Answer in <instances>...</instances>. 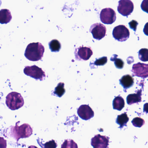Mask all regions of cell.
<instances>
[{
	"label": "cell",
	"instance_id": "1",
	"mask_svg": "<svg viewBox=\"0 0 148 148\" xmlns=\"http://www.w3.org/2000/svg\"><path fill=\"white\" fill-rule=\"evenodd\" d=\"M45 51V47L40 43H31L26 49L25 57L30 61H39L43 58Z\"/></svg>",
	"mask_w": 148,
	"mask_h": 148
},
{
	"label": "cell",
	"instance_id": "2",
	"mask_svg": "<svg viewBox=\"0 0 148 148\" xmlns=\"http://www.w3.org/2000/svg\"><path fill=\"white\" fill-rule=\"evenodd\" d=\"M32 133V129L28 124L25 123L18 126L17 123L16 126H12L11 129V135L17 141L21 138L29 137Z\"/></svg>",
	"mask_w": 148,
	"mask_h": 148
},
{
	"label": "cell",
	"instance_id": "3",
	"mask_svg": "<svg viewBox=\"0 0 148 148\" xmlns=\"http://www.w3.org/2000/svg\"><path fill=\"white\" fill-rule=\"evenodd\" d=\"M24 99L20 93L16 92H10L6 99V104L8 107L12 110H18L24 106Z\"/></svg>",
	"mask_w": 148,
	"mask_h": 148
},
{
	"label": "cell",
	"instance_id": "4",
	"mask_svg": "<svg viewBox=\"0 0 148 148\" xmlns=\"http://www.w3.org/2000/svg\"><path fill=\"white\" fill-rule=\"evenodd\" d=\"M112 36L115 40L119 42H124L129 39L130 32L129 29L124 25H119L114 27Z\"/></svg>",
	"mask_w": 148,
	"mask_h": 148
},
{
	"label": "cell",
	"instance_id": "5",
	"mask_svg": "<svg viewBox=\"0 0 148 148\" xmlns=\"http://www.w3.org/2000/svg\"><path fill=\"white\" fill-rule=\"evenodd\" d=\"M24 72L27 76L36 79H39L40 81H42L46 77L45 72L41 68L36 65L26 66L24 69Z\"/></svg>",
	"mask_w": 148,
	"mask_h": 148
},
{
	"label": "cell",
	"instance_id": "6",
	"mask_svg": "<svg viewBox=\"0 0 148 148\" xmlns=\"http://www.w3.org/2000/svg\"><path fill=\"white\" fill-rule=\"evenodd\" d=\"M134 10V5L131 0H120L117 7L118 12L124 16L130 15Z\"/></svg>",
	"mask_w": 148,
	"mask_h": 148
},
{
	"label": "cell",
	"instance_id": "7",
	"mask_svg": "<svg viewBox=\"0 0 148 148\" xmlns=\"http://www.w3.org/2000/svg\"><path fill=\"white\" fill-rule=\"evenodd\" d=\"M100 19L104 24L111 25L116 21V12L112 8H104L100 12Z\"/></svg>",
	"mask_w": 148,
	"mask_h": 148
},
{
	"label": "cell",
	"instance_id": "8",
	"mask_svg": "<svg viewBox=\"0 0 148 148\" xmlns=\"http://www.w3.org/2000/svg\"><path fill=\"white\" fill-rule=\"evenodd\" d=\"M90 32L91 33L94 39L100 40L106 35V28L101 23H96L91 26Z\"/></svg>",
	"mask_w": 148,
	"mask_h": 148
},
{
	"label": "cell",
	"instance_id": "9",
	"mask_svg": "<svg viewBox=\"0 0 148 148\" xmlns=\"http://www.w3.org/2000/svg\"><path fill=\"white\" fill-rule=\"evenodd\" d=\"M132 72L134 76L146 78L148 77V65L138 63L133 65Z\"/></svg>",
	"mask_w": 148,
	"mask_h": 148
},
{
	"label": "cell",
	"instance_id": "10",
	"mask_svg": "<svg viewBox=\"0 0 148 148\" xmlns=\"http://www.w3.org/2000/svg\"><path fill=\"white\" fill-rule=\"evenodd\" d=\"M109 142L107 137L98 134L92 138L91 144L94 148H106L108 147Z\"/></svg>",
	"mask_w": 148,
	"mask_h": 148
},
{
	"label": "cell",
	"instance_id": "11",
	"mask_svg": "<svg viewBox=\"0 0 148 148\" xmlns=\"http://www.w3.org/2000/svg\"><path fill=\"white\" fill-rule=\"evenodd\" d=\"M92 54L93 52L90 47H80L77 48L75 51V57L78 60H88Z\"/></svg>",
	"mask_w": 148,
	"mask_h": 148
},
{
	"label": "cell",
	"instance_id": "12",
	"mask_svg": "<svg viewBox=\"0 0 148 148\" xmlns=\"http://www.w3.org/2000/svg\"><path fill=\"white\" fill-rule=\"evenodd\" d=\"M77 113L79 117L85 120H88L94 116V112L88 105L80 106L78 109Z\"/></svg>",
	"mask_w": 148,
	"mask_h": 148
},
{
	"label": "cell",
	"instance_id": "13",
	"mask_svg": "<svg viewBox=\"0 0 148 148\" xmlns=\"http://www.w3.org/2000/svg\"><path fill=\"white\" fill-rule=\"evenodd\" d=\"M142 90L138 91L136 93L129 94L126 98V101L128 105L133 104L142 101Z\"/></svg>",
	"mask_w": 148,
	"mask_h": 148
},
{
	"label": "cell",
	"instance_id": "14",
	"mask_svg": "<svg viewBox=\"0 0 148 148\" xmlns=\"http://www.w3.org/2000/svg\"><path fill=\"white\" fill-rule=\"evenodd\" d=\"M119 82L124 89H127L132 87L134 84V79L131 75L127 74L123 76L121 79H119Z\"/></svg>",
	"mask_w": 148,
	"mask_h": 148
},
{
	"label": "cell",
	"instance_id": "15",
	"mask_svg": "<svg viewBox=\"0 0 148 148\" xmlns=\"http://www.w3.org/2000/svg\"><path fill=\"white\" fill-rule=\"evenodd\" d=\"M12 19L11 12L6 9L0 10V23L1 24H7L9 23Z\"/></svg>",
	"mask_w": 148,
	"mask_h": 148
},
{
	"label": "cell",
	"instance_id": "16",
	"mask_svg": "<svg viewBox=\"0 0 148 148\" xmlns=\"http://www.w3.org/2000/svg\"><path fill=\"white\" fill-rule=\"evenodd\" d=\"M125 105L124 100L120 96L116 97L112 102L113 109L119 111L122 110V109L124 107Z\"/></svg>",
	"mask_w": 148,
	"mask_h": 148
},
{
	"label": "cell",
	"instance_id": "17",
	"mask_svg": "<svg viewBox=\"0 0 148 148\" xmlns=\"http://www.w3.org/2000/svg\"><path fill=\"white\" fill-rule=\"evenodd\" d=\"M129 120V118L128 117L127 114L125 112L117 116L116 123L119 125V128H123L124 126H126V124Z\"/></svg>",
	"mask_w": 148,
	"mask_h": 148
},
{
	"label": "cell",
	"instance_id": "18",
	"mask_svg": "<svg viewBox=\"0 0 148 148\" xmlns=\"http://www.w3.org/2000/svg\"><path fill=\"white\" fill-rule=\"evenodd\" d=\"M49 48L52 52H57L61 49V45L60 42L57 40H53L49 43Z\"/></svg>",
	"mask_w": 148,
	"mask_h": 148
},
{
	"label": "cell",
	"instance_id": "19",
	"mask_svg": "<svg viewBox=\"0 0 148 148\" xmlns=\"http://www.w3.org/2000/svg\"><path fill=\"white\" fill-rule=\"evenodd\" d=\"M65 92V89H64V84L63 83H60L55 88V90L53 93L59 97H61Z\"/></svg>",
	"mask_w": 148,
	"mask_h": 148
},
{
	"label": "cell",
	"instance_id": "20",
	"mask_svg": "<svg viewBox=\"0 0 148 148\" xmlns=\"http://www.w3.org/2000/svg\"><path fill=\"white\" fill-rule=\"evenodd\" d=\"M138 58L141 61L147 62L148 61V50L146 48H143L138 51Z\"/></svg>",
	"mask_w": 148,
	"mask_h": 148
},
{
	"label": "cell",
	"instance_id": "21",
	"mask_svg": "<svg viewBox=\"0 0 148 148\" xmlns=\"http://www.w3.org/2000/svg\"><path fill=\"white\" fill-rule=\"evenodd\" d=\"M132 123L135 127L140 128L144 125L145 122V120L141 118L136 117L132 119Z\"/></svg>",
	"mask_w": 148,
	"mask_h": 148
},
{
	"label": "cell",
	"instance_id": "22",
	"mask_svg": "<svg viewBox=\"0 0 148 148\" xmlns=\"http://www.w3.org/2000/svg\"><path fill=\"white\" fill-rule=\"evenodd\" d=\"M112 58H113V59L111 58V60L114 61V64H115V66H116L117 68L119 69L123 68L124 65V63L122 59L115 58L114 55L112 56Z\"/></svg>",
	"mask_w": 148,
	"mask_h": 148
},
{
	"label": "cell",
	"instance_id": "23",
	"mask_svg": "<svg viewBox=\"0 0 148 148\" xmlns=\"http://www.w3.org/2000/svg\"><path fill=\"white\" fill-rule=\"evenodd\" d=\"M107 58L106 57L97 59L94 62V64L97 66H103L107 63Z\"/></svg>",
	"mask_w": 148,
	"mask_h": 148
},
{
	"label": "cell",
	"instance_id": "24",
	"mask_svg": "<svg viewBox=\"0 0 148 148\" xmlns=\"http://www.w3.org/2000/svg\"><path fill=\"white\" fill-rule=\"evenodd\" d=\"M130 27L131 29H132L134 32H136L137 29V26L138 25V23L136 21L132 20L129 23Z\"/></svg>",
	"mask_w": 148,
	"mask_h": 148
},
{
	"label": "cell",
	"instance_id": "25",
	"mask_svg": "<svg viewBox=\"0 0 148 148\" xmlns=\"http://www.w3.org/2000/svg\"><path fill=\"white\" fill-rule=\"evenodd\" d=\"M46 148H56L57 147V144L54 140H52L45 144Z\"/></svg>",
	"mask_w": 148,
	"mask_h": 148
},
{
	"label": "cell",
	"instance_id": "26",
	"mask_svg": "<svg viewBox=\"0 0 148 148\" xmlns=\"http://www.w3.org/2000/svg\"><path fill=\"white\" fill-rule=\"evenodd\" d=\"M7 141L3 138L0 137V148H6Z\"/></svg>",
	"mask_w": 148,
	"mask_h": 148
},
{
	"label": "cell",
	"instance_id": "27",
	"mask_svg": "<svg viewBox=\"0 0 148 148\" xmlns=\"http://www.w3.org/2000/svg\"><path fill=\"white\" fill-rule=\"evenodd\" d=\"M1 5V1H0V5Z\"/></svg>",
	"mask_w": 148,
	"mask_h": 148
}]
</instances>
